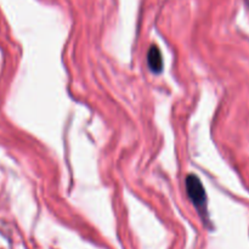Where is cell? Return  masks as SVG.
Here are the masks:
<instances>
[{
    "instance_id": "2",
    "label": "cell",
    "mask_w": 249,
    "mask_h": 249,
    "mask_svg": "<svg viewBox=\"0 0 249 249\" xmlns=\"http://www.w3.org/2000/svg\"><path fill=\"white\" fill-rule=\"evenodd\" d=\"M147 63L148 67L151 71L155 73H160L163 68V60H162V53H160V49L156 45H152L148 50L147 53Z\"/></svg>"
},
{
    "instance_id": "1",
    "label": "cell",
    "mask_w": 249,
    "mask_h": 249,
    "mask_svg": "<svg viewBox=\"0 0 249 249\" xmlns=\"http://www.w3.org/2000/svg\"><path fill=\"white\" fill-rule=\"evenodd\" d=\"M186 191L190 199L195 204L198 211L206 213L207 207V195L204 191V187L202 185L201 180L196 175L191 174L186 178Z\"/></svg>"
}]
</instances>
